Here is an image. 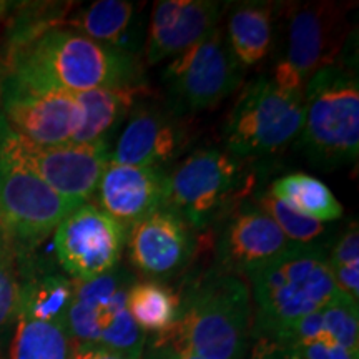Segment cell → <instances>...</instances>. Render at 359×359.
<instances>
[{
    "mask_svg": "<svg viewBox=\"0 0 359 359\" xmlns=\"http://www.w3.org/2000/svg\"><path fill=\"white\" fill-rule=\"evenodd\" d=\"M245 69L238 64L223 29H215L163 70L161 80L168 105L183 115L212 110L243 83Z\"/></svg>",
    "mask_w": 359,
    "mask_h": 359,
    "instance_id": "cell-8",
    "label": "cell"
},
{
    "mask_svg": "<svg viewBox=\"0 0 359 359\" xmlns=\"http://www.w3.org/2000/svg\"><path fill=\"white\" fill-rule=\"evenodd\" d=\"M135 276L116 266L90 281H74L67 326L74 343H88L142 359L147 334L135 325L127 309V293Z\"/></svg>",
    "mask_w": 359,
    "mask_h": 359,
    "instance_id": "cell-7",
    "label": "cell"
},
{
    "mask_svg": "<svg viewBox=\"0 0 359 359\" xmlns=\"http://www.w3.org/2000/svg\"><path fill=\"white\" fill-rule=\"evenodd\" d=\"M11 359H70L74 341L60 323L17 316Z\"/></svg>",
    "mask_w": 359,
    "mask_h": 359,
    "instance_id": "cell-25",
    "label": "cell"
},
{
    "mask_svg": "<svg viewBox=\"0 0 359 359\" xmlns=\"http://www.w3.org/2000/svg\"><path fill=\"white\" fill-rule=\"evenodd\" d=\"M268 215L280 228L293 245H320L318 241L325 238L327 233V223H320L309 219L303 215L293 212L285 203L266 191L257 193V203H255Z\"/></svg>",
    "mask_w": 359,
    "mask_h": 359,
    "instance_id": "cell-27",
    "label": "cell"
},
{
    "mask_svg": "<svg viewBox=\"0 0 359 359\" xmlns=\"http://www.w3.org/2000/svg\"><path fill=\"white\" fill-rule=\"evenodd\" d=\"M269 341L298 359H359L358 299L338 291L321 309Z\"/></svg>",
    "mask_w": 359,
    "mask_h": 359,
    "instance_id": "cell-15",
    "label": "cell"
},
{
    "mask_svg": "<svg viewBox=\"0 0 359 359\" xmlns=\"http://www.w3.org/2000/svg\"><path fill=\"white\" fill-rule=\"evenodd\" d=\"M127 228L92 203H83L53 231L58 266L74 281H90L120 266Z\"/></svg>",
    "mask_w": 359,
    "mask_h": 359,
    "instance_id": "cell-11",
    "label": "cell"
},
{
    "mask_svg": "<svg viewBox=\"0 0 359 359\" xmlns=\"http://www.w3.org/2000/svg\"><path fill=\"white\" fill-rule=\"evenodd\" d=\"M291 246L293 243L259 206L241 203L222 219L215 269L243 278Z\"/></svg>",
    "mask_w": 359,
    "mask_h": 359,
    "instance_id": "cell-16",
    "label": "cell"
},
{
    "mask_svg": "<svg viewBox=\"0 0 359 359\" xmlns=\"http://www.w3.org/2000/svg\"><path fill=\"white\" fill-rule=\"evenodd\" d=\"M24 246L0 226V359L2 343L15 326L20 298V258Z\"/></svg>",
    "mask_w": 359,
    "mask_h": 359,
    "instance_id": "cell-26",
    "label": "cell"
},
{
    "mask_svg": "<svg viewBox=\"0 0 359 359\" xmlns=\"http://www.w3.org/2000/svg\"><path fill=\"white\" fill-rule=\"evenodd\" d=\"M230 2L218 0H160L155 4L145 37L150 65L178 57L219 27Z\"/></svg>",
    "mask_w": 359,
    "mask_h": 359,
    "instance_id": "cell-18",
    "label": "cell"
},
{
    "mask_svg": "<svg viewBox=\"0 0 359 359\" xmlns=\"http://www.w3.org/2000/svg\"><path fill=\"white\" fill-rule=\"evenodd\" d=\"M303 120L304 93L263 75L246 85L224 120V150L245 161L273 156L298 140Z\"/></svg>",
    "mask_w": 359,
    "mask_h": 359,
    "instance_id": "cell-6",
    "label": "cell"
},
{
    "mask_svg": "<svg viewBox=\"0 0 359 359\" xmlns=\"http://www.w3.org/2000/svg\"><path fill=\"white\" fill-rule=\"evenodd\" d=\"M246 165L222 148L193 151L167 172L165 208L195 231L219 223L248 195L253 177Z\"/></svg>",
    "mask_w": 359,
    "mask_h": 359,
    "instance_id": "cell-5",
    "label": "cell"
},
{
    "mask_svg": "<svg viewBox=\"0 0 359 359\" xmlns=\"http://www.w3.org/2000/svg\"><path fill=\"white\" fill-rule=\"evenodd\" d=\"M6 77L29 87L69 95L143 83L137 57L60 25L48 27L32 39L11 47Z\"/></svg>",
    "mask_w": 359,
    "mask_h": 359,
    "instance_id": "cell-1",
    "label": "cell"
},
{
    "mask_svg": "<svg viewBox=\"0 0 359 359\" xmlns=\"http://www.w3.org/2000/svg\"><path fill=\"white\" fill-rule=\"evenodd\" d=\"M0 142L22 163L67 200L87 203L95 195L111 148L105 145H67L40 147L24 140L4 122L0 115Z\"/></svg>",
    "mask_w": 359,
    "mask_h": 359,
    "instance_id": "cell-12",
    "label": "cell"
},
{
    "mask_svg": "<svg viewBox=\"0 0 359 359\" xmlns=\"http://www.w3.org/2000/svg\"><path fill=\"white\" fill-rule=\"evenodd\" d=\"M344 20L346 7L336 2L298 4L291 8L286 53L271 79L283 88L304 93L318 70L334 64Z\"/></svg>",
    "mask_w": 359,
    "mask_h": 359,
    "instance_id": "cell-10",
    "label": "cell"
},
{
    "mask_svg": "<svg viewBox=\"0 0 359 359\" xmlns=\"http://www.w3.org/2000/svg\"><path fill=\"white\" fill-rule=\"evenodd\" d=\"M93 196L102 212L125 228H132L148 215L165 208L167 172L110 161Z\"/></svg>",
    "mask_w": 359,
    "mask_h": 359,
    "instance_id": "cell-19",
    "label": "cell"
},
{
    "mask_svg": "<svg viewBox=\"0 0 359 359\" xmlns=\"http://www.w3.org/2000/svg\"><path fill=\"white\" fill-rule=\"evenodd\" d=\"M79 206L53 191L0 142V226L17 243L25 248L40 243Z\"/></svg>",
    "mask_w": 359,
    "mask_h": 359,
    "instance_id": "cell-9",
    "label": "cell"
},
{
    "mask_svg": "<svg viewBox=\"0 0 359 359\" xmlns=\"http://www.w3.org/2000/svg\"><path fill=\"white\" fill-rule=\"evenodd\" d=\"M67 27L137 58L145 34L142 6L127 0H97L72 15Z\"/></svg>",
    "mask_w": 359,
    "mask_h": 359,
    "instance_id": "cell-20",
    "label": "cell"
},
{
    "mask_svg": "<svg viewBox=\"0 0 359 359\" xmlns=\"http://www.w3.org/2000/svg\"><path fill=\"white\" fill-rule=\"evenodd\" d=\"M0 115L12 132L40 147L72 143L83 118L74 95L29 87L11 77L0 83Z\"/></svg>",
    "mask_w": 359,
    "mask_h": 359,
    "instance_id": "cell-13",
    "label": "cell"
},
{
    "mask_svg": "<svg viewBox=\"0 0 359 359\" xmlns=\"http://www.w3.org/2000/svg\"><path fill=\"white\" fill-rule=\"evenodd\" d=\"M127 309L143 333L161 334L177 321L180 294L161 281L135 280L127 293Z\"/></svg>",
    "mask_w": 359,
    "mask_h": 359,
    "instance_id": "cell-24",
    "label": "cell"
},
{
    "mask_svg": "<svg viewBox=\"0 0 359 359\" xmlns=\"http://www.w3.org/2000/svg\"><path fill=\"white\" fill-rule=\"evenodd\" d=\"M142 359H203L196 354H193L187 349L177 346L172 341L165 339L163 336L154 334V339L148 341L145 344Z\"/></svg>",
    "mask_w": 359,
    "mask_h": 359,
    "instance_id": "cell-29",
    "label": "cell"
},
{
    "mask_svg": "<svg viewBox=\"0 0 359 359\" xmlns=\"http://www.w3.org/2000/svg\"><path fill=\"white\" fill-rule=\"evenodd\" d=\"M245 359H298L275 341L269 339H255V346L251 349L250 356Z\"/></svg>",
    "mask_w": 359,
    "mask_h": 359,
    "instance_id": "cell-30",
    "label": "cell"
},
{
    "mask_svg": "<svg viewBox=\"0 0 359 359\" xmlns=\"http://www.w3.org/2000/svg\"><path fill=\"white\" fill-rule=\"evenodd\" d=\"M193 140L187 115L143 98L130 111L110 161L168 172Z\"/></svg>",
    "mask_w": 359,
    "mask_h": 359,
    "instance_id": "cell-14",
    "label": "cell"
},
{
    "mask_svg": "<svg viewBox=\"0 0 359 359\" xmlns=\"http://www.w3.org/2000/svg\"><path fill=\"white\" fill-rule=\"evenodd\" d=\"M251 325L250 286L213 268L185 286L177 321L160 336L203 359H245Z\"/></svg>",
    "mask_w": 359,
    "mask_h": 359,
    "instance_id": "cell-2",
    "label": "cell"
},
{
    "mask_svg": "<svg viewBox=\"0 0 359 359\" xmlns=\"http://www.w3.org/2000/svg\"><path fill=\"white\" fill-rule=\"evenodd\" d=\"M82 107V125L72 143L110 147L111 137L128 118L130 111L147 97V85L97 88L74 95Z\"/></svg>",
    "mask_w": 359,
    "mask_h": 359,
    "instance_id": "cell-21",
    "label": "cell"
},
{
    "mask_svg": "<svg viewBox=\"0 0 359 359\" xmlns=\"http://www.w3.org/2000/svg\"><path fill=\"white\" fill-rule=\"evenodd\" d=\"M331 275L341 293L359 298V230L353 222L341 233L327 257Z\"/></svg>",
    "mask_w": 359,
    "mask_h": 359,
    "instance_id": "cell-28",
    "label": "cell"
},
{
    "mask_svg": "<svg viewBox=\"0 0 359 359\" xmlns=\"http://www.w3.org/2000/svg\"><path fill=\"white\" fill-rule=\"evenodd\" d=\"M276 11L278 4L273 2H241L231 8L224 37L245 70L258 65L271 50Z\"/></svg>",
    "mask_w": 359,
    "mask_h": 359,
    "instance_id": "cell-22",
    "label": "cell"
},
{
    "mask_svg": "<svg viewBox=\"0 0 359 359\" xmlns=\"http://www.w3.org/2000/svg\"><path fill=\"white\" fill-rule=\"evenodd\" d=\"M246 278L255 304L253 339H273L321 309L339 291L321 245H293Z\"/></svg>",
    "mask_w": 359,
    "mask_h": 359,
    "instance_id": "cell-3",
    "label": "cell"
},
{
    "mask_svg": "<svg viewBox=\"0 0 359 359\" xmlns=\"http://www.w3.org/2000/svg\"><path fill=\"white\" fill-rule=\"evenodd\" d=\"M70 359H128L123 354L111 351V349L95 346L88 343H74Z\"/></svg>",
    "mask_w": 359,
    "mask_h": 359,
    "instance_id": "cell-31",
    "label": "cell"
},
{
    "mask_svg": "<svg viewBox=\"0 0 359 359\" xmlns=\"http://www.w3.org/2000/svg\"><path fill=\"white\" fill-rule=\"evenodd\" d=\"M298 147L320 170L351 165L359 154V82L356 70L323 67L304 87V120Z\"/></svg>",
    "mask_w": 359,
    "mask_h": 359,
    "instance_id": "cell-4",
    "label": "cell"
},
{
    "mask_svg": "<svg viewBox=\"0 0 359 359\" xmlns=\"http://www.w3.org/2000/svg\"><path fill=\"white\" fill-rule=\"evenodd\" d=\"M275 198L293 212L320 223H333L343 217V205L321 180L306 173H290L269 188Z\"/></svg>",
    "mask_w": 359,
    "mask_h": 359,
    "instance_id": "cell-23",
    "label": "cell"
},
{
    "mask_svg": "<svg viewBox=\"0 0 359 359\" xmlns=\"http://www.w3.org/2000/svg\"><path fill=\"white\" fill-rule=\"evenodd\" d=\"M130 263L137 271L161 281L183 271L196 251L195 230L172 210L160 208L128 230Z\"/></svg>",
    "mask_w": 359,
    "mask_h": 359,
    "instance_id": "cell-17",
    "label": "cell"
}]
</instances>
